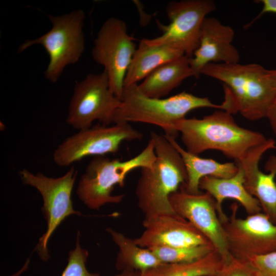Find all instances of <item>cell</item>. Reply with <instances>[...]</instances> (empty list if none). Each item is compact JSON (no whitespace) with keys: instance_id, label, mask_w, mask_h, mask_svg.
Masks as SVG:
<instances>
[{"instance_id":"7a4b0ae2","label":"cell","mask_w":276,"mask_h":276,"mask_svg":"<svg viewBox=\"0 0 276 276\" xmlns=\"http://www.w3.org/2000/svg\"><path fill=\"white\" fill-rule=\"evenodd\" d=\"M201 74L221 81L231 99L233 113L240 112L250 121L266 118L276 98V80L259 64L211 63Z\"/></svg>"},{"instance_id":"3957f363","label":"cell","mask_w":276,"mask_h":276,"mask_svg":"<svg viewBox=\"0 0 276 276\" xmlns=\"http://www.w3.org/2000/svg\"><path fill=\"white\" fill-rule=\"evenodd\" d=\"M214 108L227 111L224 101L216 104L207 97L182 91L167 98H154L143 94L137 84L124 87L121 104L116 110L111 124L141 122L160 127L165 135L176 137V123L190 111L200 108Z\"/></svg>"},{"instance_id":"2e32d148","label":"cell","mask_w":276,"mask_h":276,"mask_svg":"<svg viewBox=\"0 0 276 276\" xmlns=\"http://www.w3.org/2000/svg\"><path fill=\"white\" fill-rule=\"evenodd\" d=\"M234 31L217 18L206 17L201 28L198 48L190 59L194 77L198 78L202 68L211 63H237L240 55L232 44Z\"/></svg>"},{"instance_id":"ba28073f","label":"cell","mask_w":276,"mask_h":276,"mask_svg":"<svg viewBox=\"0 0 276 276\" xmlns=\"http://www.w3.org/2000/svg\"><path fill=\"white\" fill-rule=\"evenodd\" d=\"M142 137V133L127 123L100 124L80 130L65 139L55 150L53 158L59 167H67L87 156L116 153L123 142Z\"/></svg>"},{"instance_id":"5b68a950","label":"cell","mask_w":276,"mask_h":276,"mask_svg":"<svg viewBox=\"0 0 276 276\" xmlns=\"http://www.w3.org/2000/svg\"><path fill=\"white\" fill-rule=\"evenodd\" d=\"M156 154L151 139L137 155L126 160L95 156L88 163L78 182L77 194L89 209L99 210L108 203H119L123 194L113 195L116 186L122 187L127 175L137 168L151 167Z\"/></svg>"},{"instance_id":"5bb4252c","label":"cell","mask_w":276,"mask_h":276,"mask_svg":"<svg viewBox=\"0 0 276 276\" xmlns=\"http://www.w3.org/2000/svg\"><path fill=\"white\" fill-rule=\"evenodd\" d=\"M144 230L134 239L141 247H192L211 244L207 238L185 218L176 213L146 217Z\"/></svg>"},{"instance_id":"8992f818","label":"cell","mask_w":276,"mask_h":276,"mask_svg":"<svg viewBox=\"0 0 276 276\" xmlns=\"http://www.w3.org/2000/svg\"><path fill=\"white\" fill-rule=\"evenodd\" d=\"M48 16L52 24L51 30L35 39L26 40L19 46L17 51L23 52L35 44L41 45L50 58L45 77L55 83L64 68L76 63L84 51L83 27L85 14L83 10H77L62 15Z\"/></svg>"},{"instance_id":"8fae6325","label":"cell","mask_w":276,"mask_h":276,"mask_svg":"<svg viewBox=\"0 0 276 276\" xmlns=\"http://www.w3.org/2000/svg\"><path fill=\"white\" fill-rule=\"evenodd\" d=\"M134 40L128 33L126 23L111 17L101 26L91 50L94 60L107 74L111 91L120 100L125 76L136 49Z\"/></svg>"},{"instance_id":"30bf717a","label":"cell","mask_w":276,"mask_h":276,"mask_svg":"<svg viewBox=\"0 0 276 276\" xmlns=\"http://www.w3.org/2000/svg\"><path fill=\"white\" fill-rule=\"evenodd\" d=\"M120 104L121 100L110 90L105 71L89 74L75 85L66 121L78 130L90 127L96 120L110 125Z\"/></svg>"},{"instance_id":"e0dca14e","label":"cell","mask_w":276,"mask_h":276,"mask_svg":"<svg viewBox=\"0 0 276 276\" xmlns=\"http://www.w3.org/2000/svg\"><path fill=\"white\" fill-rule=\"evenodd\" d=\"M238 171L229 178H217L206 176L199 182V189L204 190L214 199L216 211L222 223L228 217L224 213L222 204L226 199H232L238 202L248 215L262 212L258 200L246 190L244 185V173L241 165L236 163Z\"/></svg>"},{"instance_id":"4fadbf2b","label":"cell","mask_w":276,"mask_h":276,"mask_svg":"<svg viewBox=\"0 0 276 276\" xmlns=\"http://www.w3.org/2000/svg\"><path fill=\"white\" fill-rule=\"evenodd\" d=\"M169 200L173 211L207 238L224 263L228 262L232 256L212 197L206 192L192 194L180 188Z\"/></svg>"},{"instance_id":"f546056e","label":"cell","mask_w":276,"mask_h":276,"mask_svg":"<svg viewBox=\"0 0 276 276\" xmlns=\"http://www.w3.org/2000/svg\"><path fill=\"white\" fill-rule=\"evenodd\" d=\"M269 75L276 80V69L268 70Z\"/></svg>"},{"instance_id":"52a82bcc","label":"cell","mask_w":276,"mask_h":276,"mask_svg":"<svg viewBox=\"0 0 276 276\" xmlns=\"http://www.w3.org/2000/svg\"><path fill=\"white\" fill-rule=\"evenodd\" d=\"M22 183L35 188L43 200L41 208L47 221V230L39 238L35 250L43 261L50 258L48 245L50 238L61 222L71 215L81 216V213L74 209L72 194L77 170L71 167L63 175L53 178L41 173L33 174L23 169L19 171Z\"/></svg>"},{"instance_id":"7402d4cb","label":"cell","mask_w":276,"mask_h":276,"mask_svg":"<svg viewBox=\"0 0 276 276\" xmlns=\"http://www.w3.org/2000/svg\"><path fill=\"white\" fill-rule=\"evenodd\" d=\"M224 262L215 250L194 261L164 263L143 272L140 276H216Z\"/></svg>"},{"instance_id":"d6986e66","label":"cell","mask_w":276,"mask_h":276,"mask_svg":"<svg viewBox=\"0 0 276 276\" xmlns=\"http://www.w3.org/2000/svg\"><path fill=\"white\" fill-rule=\"evenodd\" d=\"M190 77H194V74L190 58L183 55L158 67L137 86L145 95L162 98Z\"/></svg>"},{"instance_id":"484cf974","label":"cell","mask_w":276,"mask_h":276,"mask_svg":"<svg viewBox=\"0 0 276 276\" xmlns=\"http://www.w3.org/2000/svg\"><path fill=\"white\" fill-rule=\"evenodd\" d=\"M216 276H257L250 265L245 260L232 256Z\"/></svg>"},{"instance_id":"9a60e30c","label":"cell","mask_w":276,"mask_h":276,"mask_svg":"<svg viewBox=\"0 0 276 276\" xmlns=\"http://www.w3.org/2000/svg\"><path fill=\"white\" fill-rule=\"evenodd\" d=\"M276 148L273 139L250 150L240 160L236 162L242 167L244 173V187L247 191L259 201L262 212L276 223V156H271L265 165L269 172L260 170L259 164L267 151Z\"/></svg>"},{"instance_id":"7c38bea8","label":"cell","mask_w":276,"mask_h":276,"mask_svg":"<svg viewBox=\"0 0 276 276\" xmlns=\"http://www.w3.org/2000/svg\"><path fill=\"white\" fill-rule=\"evenodd\" d=\"M231 214L222 223L232 256L245 260L276 251V224L261 212L237 217L238 205H231Z\"/></svg>"},{"instance_id":"4316f807","label":"cell","mask_w":276,"mask_h":276,"mask_svg":"<svg viewBox=\"0 0 276 276\" xmlns=\"http://www.w3.org/2000/svg\"><path fill=\"white\" fill-rule=\"evenodd\" d=\"M263 5V8L259 15L247 25L249 27L254 22L259 19L262 15L266 13H273L276 14V0H260L259 1Z\"/></svg>"},{"instance_id":"ac0fdd59","label":"cell","mask_w":276,"mask_h":276,"mask_svg":"<svg viewBox=\"0 0 276 276\" xmlns=\"http://www.w3.org/2000/svg\"><path fill=\"white\" fill-rule=\"evenodd\" d=\"M167 139L180 154L185 164L187 178L180 188L192 194L200 192V180L206 176L217 178H229L238 171V166L234 163H220L214 159L204 158L192 154L182 148L176 142L175 137L164 134Z\"/></svg>"},{"instance_id":"cb8c5ba5","label":"cell","mask_w":276,"mask_h":276,"mask_svg":"<svg viewBox=\"0 0 276 276\" xmlns=\"http://www.w3.org/2000/svg\"><path fill=\"white\" fill-rule=\"evenodd\" d=\"M88 252L80 245V233L78 232L75 247L68 252L67 264L61 276H100L97 273L89 272L85 263Z\"/></svg>"},{"instance_id":"44dd1931","label":"cell","mask_w":276,"mask_h":276,"mask_svg":"<svg viewBox=\"0 0 276 276\" xmlns=\"http://www.w3.org/2000/svg\"><path fill=\"white\" fill-rule=\"evenodd\" d=\"M106 231L119 248L116 260L118 269L143 272L164 264L150 249L140 246L134 239L110 228Z\"/></svg>"},{"instance_id":"83f0119b","label":"cell","mask_w":276,"mask_h":276,"mask_svg":"<svg viewBox=\"0 0 276 276\" xmlns=\"http://www.w3.org/2000/svg\"><path fill=\"white\" fill-rule=\"evenodd\" d=\"M266 118L269 121L272 131L276 135V98L268 111Z\"/></svg>"},{"instance_id":"f1b7e54d","label":"cell","mask_w":276,"mask_h":276,"mask_svg":"<svg viewBox=\"0 0 276 276\" xmlns=\"http://www.w3.org/2000/svg\"><path fill=\"white\" fill-rule=\"evenodd\" d=\"M116 276H140V274L137 271L124 270Z\"/></svg>"},{"instance_id":"d4e9b609","label":"cell","mask_w":276,"mask_h":276,"mask_svg":"<svg viewBox=\"0 0 276 276\" xmlns=\"http://www.w3.org/2000/svg\"><path fill=\"white\" fill-rule=\"evenodd\" d=\"M243 260L250 265L257 276H276V251Z\"/></svg>"},{"instance_id":"4dcf8cb0","label":"cell","mask_w":276,"mask_h":276,"mask_svg":"<svg viewBox=\"0 0 276 276\" xmlns=\"http://www.w3.org/2000/svg\"><path fill=\"white\" fill-rule=\"evenodd\" d=\"M276 224V223H275Z\"/></svg>"},{"instance_id":"9c48e42d","label":"cell","mask_w":276,"mask_h":276,"mask_svg":"<svg viewBox=\"0 0 276 276\" xmlns=\"http://www.w3.org/2000/svg\"><path fill=\"white\" fill-rule=\"evenodd\" d=\"M215 9V4L212 0L170 2L166 9L170 23L164 25L157 22L162 34L156 38L142 40L149 44L169 45L190 59L198 47L204 19Z\"/></svg>"},{"instance_id":"603a6c76","label":"cell","mask_w":276,"mask_h":276,"mask_svg":"<svg viewBox=\"0 0 276 276\" xmlns=\"http://www.w3.org/2000/svg\"><path fill=\"white\" fill-rule=\"evenodd\" d=\"M150 249L163 263L190 262L198 260L215 250L211 244L192 247L154 246Z\"/></svg>"},{"instance_id":"ffe728a7","label":"cell","mask_w":276,"mask_h":276,"mask_svg":"<svg viewBox=\"0 0 276 276\" xmlns=\"http://www.w3.org/2000/svg\"><path fill=\"white\" fill-rule=\"evenodd\" d=\"M183 55L182 52L169 45L149 44L142 39L126 73L124 87L137 84L159 66Z\"/></svg>"},{"instance_id":"6da1fadb","label":"cell","mask_w":276,"mask_h":276,"mask_svg":"<svg viewBox=\"0 0 276 276\" xmlns=\"http://www.w3.org/2000/svg\"><path fill=\"white\" fill-rule=\"evenodd\" d=\"M232 114L217 110L201 119L185 118L175 128L187 151L198 155L206 150H218L237 162L267 139L261 133L240 126Z\"/></svg>"},{"instance_id":"277c9868","label":"cell","mask_w":276,"mask_h":276,"mask_svg":"<svg viewBox=\"0 0 276 276\" xmlns=\"http://www.w3.org/2000/svg\"><path fill=\"white\" fill-rule=\"evenodd\" d=\"M150 139L156 159L152 167L141 168L135 189L137 205L145 217L175 213L170 196L187 178L180 154L165 135L152 131Z\"/></svg>"}]
</instances>
